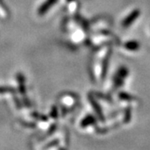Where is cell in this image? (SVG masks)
<instances>
[{"instance_id": "6", "label": "cell", "mask_w": 150, "mask_h": 150, "mask_svg": "<svg viewBox=\"0 0 150 150\" xmlns=\"http://www.w3.org/2000/svg\"><path fill=\"white\" fill-rule=\"evenodd\" d=\"M129 69H128L126 66H120V67L118 69V70H117L115 76H117L118 78H119V79H121L124 80V79L129 76Z\"/></svg>"}, {"instance_id": "5", "label": "cell", "mask_w": 150, "mask_h": 150, "mask_svg": "<svg viewBox=\"0 0 150 150\" xmlns=\"http://www.w3.org/2000/svg\"><path fill=\"white\" fill-rule=\"evenodd\" d=\"M97 122V118L93 116V115H92V114H88L87 116H86L85 118H83V120L81 121L80 123V126L82 128H88V127H89V126H93V125H94Z\"/></svg>"}, {"instance_id": "4", "label": "cell", "mask_w": 150, "mask_h": 150, "mask_svg": "<svg viewBox=\"0 0 150 150\" xmlns=\"http://www.w3.org/2000/svg\"><path fill=\"white\" fill-rule=\"evenodd\" d=\"M123 47L125 49L130 52H136L140 48V43L137 40H129L125 42L123 44Z\"/></svg>"}, {"instance_id": "2", "label": "cell", "mask_w": 150, "mask_h": 150, "mask_svg": "<svg viewBox=\"0 0 150 150\" xmlns=\"http://www.w3.org/2000/svg\"><path fill=\"white\" fill-rule=\"evenodd\" d=\"M88 100H89V102L91 103L92 108H93L94 112L97 114V118H98L100 121L103 122L104 121V115L103 113L102 108L100 107V105L98 103L96 99L94 98V97L93 96V95H88Z\"/></svg>"}, {"instance_id": "8", "label": "cell", "mask_w": 150, "mask_h": 150, "mask_svg": "<svg viewBox=\"0 0 150 150\" xmlns=\"http://www.w3.org/2000/svg\"><path fill=\"white\" fill-rule=\"evenodd\" d=\"M74 98L71 96V95H68V96L63 97V99H62V103L63 104H64L65 106H71L74 103Z\"/></svg>"}, {"instance_id": "1", "label": "cell", "mask_w": 150, "mask_h": 150, "mask_svg": "<svg viewBox=\"0 0 150 150\" xmlns=\"http://www.w3.org/2000/svg\"><path fill=\"white\" fill-rule=\"evenodd\" d=\"M140 14H141V11L139 8H135L134 10L132 11L130 13H129L126 18L123 19V21L121 23V25L122 27L124 28H127L130 27L134 22L136 21L139 18Z\"/></svg>"}, {"instance_id": "11", "label": "cell", "mask_w": 150, "mask_h": 150, "mask_svg": "<svg viewBox=\"0 0 150 150\" xmlns=\"http://www.w3.org/2000/svg\"><path fill=\"white\" fill-rule=\"evenodd\" d=\"M69 3H71V2H74V1H76V0H67Z\"/></svg>"}, {"instance_id": "3", "label": "cell", "mask_w": 150, "mask_h": 150, "mask_svg": "<svg viewBox=\"0 0 150 150\" xmlns=\"http://www.w3.org/2000/svg\"><path fill=\"white\" fill-rule=\"evenodd\" d=\"M110 55H111V51L108 50V52L106 53V54L103 56L102 64H101V78H102V79H104L106 74H107Z\"/></svg>"}, {"instance_id": "10", "label": "cell", "mask_w": 150, "mask_h": 150, "mask_svg": "<svg viewBox=\"0 0 150 150\" xmlns=\"http://www.w3.org/2000/svg\"><path fill=\"white\" fill-rule=\"evenodd\" d=\"M56 1H57V0H48V1L46 2V4H43V7L41 8V12L45 13V12L48 10V8L51 7V6L54 4Z\"/></svg>"}, {"instance_id": "7", "label": "cell", "mask_w": 150, "mask_h": 150, "mask_svg": "<svg viewBox=\"0 0 150 150\" xmlns=\"http://www.w3.org/2000/svg\"><path fill=\"white\" fill-rule=\"evenodd\" d=\"M118 98L121 101H124V102H131V101L136 99L135 97L129 94V93H126V92H120L118 93Z\"/></svg>"}, {"instance_id": "9", "label": "cell", "mask_w": 150, "mask_h": 150, "mask_svg": "<svg viewBox=\"0 0 150 150\" xmlns=\"http://www.w3.org/2000/svg\"><path fill=\"white\" fill-rule=\"evenodd\" d=\"M123 120H124V123H129V121L131 120V116H132V112H131V109L130 108H127L124 113H123Z\"/></svg>"}]
</instances>
